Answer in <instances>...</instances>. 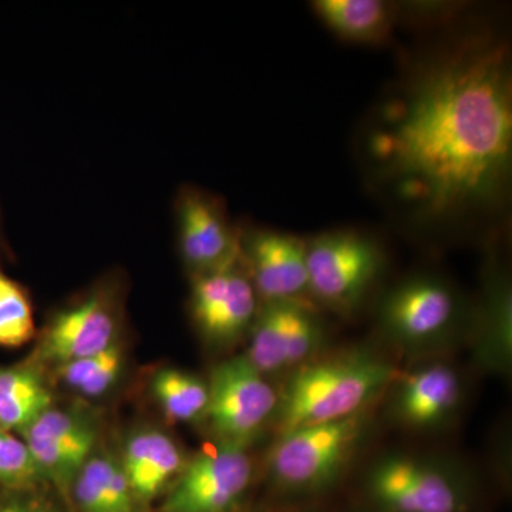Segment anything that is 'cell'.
Listing matches in <instances>:
<instances>
[{
    "label": "cell",
    "instance_id": "6da1fadb",
    "mask_svg": "<svg viewBox=\"0 0 512 512\" xmlns=\"http://www.w3.org/2000/svg\"><path fill=\"white\" fill-rule=\"evenodd\" d=\"M369 143L380 180L416 217L440 221L500 204L512 164L507 45L468 40L423 64Z\"/></svg>",
    "mask_w": 512,
    "mask_h": 512
},
{
    "label": "cell",
    "instance_id": "7a4b0ae2",
    "mask_svg": "<svg viewBox=\"0 0 512 512\" xmlns=\"http://www.w3.org/2000/svg\"><path fill=\"white\" fill-rule=\"evenodd\" d=\"M394 367L370 349H355L312 360L289 377L275 417L279 434L346 419L393 383Z\"/></svg>",
    "mask_w": 512,
    "mask_h": 512
},
{
    "label": "cell",
    "instance_id": "3957f363",
    "mask_svg": "<svg viewBox=\"0 0 512 512\" xmlns=\"http://www.w3.org/2000/svg\"><path fill=\"white\" fill-rule=\"evenodd\" d=\"M367 497L382 512H466V473L443 458L387 454L367 470Z\"/></svg>",
    "mask_w": 512,
    "mask_h": 512
},
{
    "label": "cell",
    "instance_id": "277c9868",
    "mask_svg": "<svg viewBox=\"0 0 512 512\" xmlns=\"http://www.w3.org/2000/svg\"><path fill=\"white\" fill-rule=\"evenodd\" d=\"M367 430L365 412L279 434L269 456L276 487L292 494L326 490L343 473Z\"/></svg>",
    "mask_w": 512,
    "mask_h": 512
},
{
    "label": "cell",
    "instance_id": "5b68a950",
    "mask_svg": "<svg viewBox=\"0 0 512 512\" xmlns=\"http://www.w3.org/2000/svg\"><path fill=\"white\" fill-rule=\"evenodd\" d=\"M464 318L457 292L437 276L406 279L384 293L377 305V325L383 335L413 352L444 345Z\"/></svg>",
    "mask_w": 512,
    "mask_h": 512
},
{
    "label": "cell",
    "instance_id": "8992f818",
    "mask_svg": "<svg viewBox=\"0 0 512 512\" xmlns=\"http://www.w3.org/2000/svg\"><path fill=\"white\" fill-rule=\"evenodd\" d=\"M305 244L312 299L342 315L356 311L383 272L379 245L348 229L316 235Z\"/></svg>",
    "mask_w": 512,
    "mask_h": 512
},
{
    "label": "cell",
    "instance_id": "52a82bcc",
    "mask_svg": "<svg viewBox=\"0 0 512 512\" xmlns=\"http://www.w3.org/2000/svg\"><path fill=\"white\" fill-rule=\"evenodd\" d=\"M123 289L119 278H106L79 301L60 309L40 339L35 360L55 365L97 355L120 340Z\"/></svg>",
    "mask_w": 512,
    "mask_h": 512
},
{
    "label": "cell",
    "instance_id": "ba28073f",
    "mask_svg": "<svg viewBox=\"0 0 512 512\" xmlns=\"http://www.w3.org/2000/svg\"><path fill=\"white\" fill-rule=\"evenodd\" d=\"M207 420L218 441L248 447L275 416L278 394L265 376L239 355L212 369Z\"/></svg>",
    "mask_w": 512,
    "mask_h": 512
},
{
    "label": "cell",
    "instance_id": "9c48e42d",
    "mask_svg": "<svg viewBox=\"0 0 512 512\" xmlns=\"http://www.w3.org/2000/svg\"><path fill=\"white\" fill-rule=\"evenodd\" d=\"M247 447L218 441L187 461L163 512H231L252 480Z\"/></svg>",
    "mask_w": 512,
    "mask_h": 512
},
{
    "label": "cell",
    "instance_id": "30bf717a",
    "mask_svg": "<svg viewBox=\"0 0 512 512\" xmlns=\"http://www.w3.org/2000/svg\"><path fill=\"white\" fill-rule=\"evenodd\" d=\"M178 248L192 278L239 261L241 229L229 220L224 201L211 192L184 185L175 197Z\"/></svg>",
    "mask_w": 512,
    "mask_h": 512
},
{
    "label": "cell",
    "instance_id": "8fae6325",
    "mask_svg": "<svg viewBox=\"0 0 512 512\" xmlns=\"http://www.w3.org/2000/svg\"><path fill=\"white\" fill-rule=\"evenodd\" d=\"M190 308L202 339L214 348L234 345L249 332L261 301L241 258L220 271L194 276Z\"/></svg>",
    "mask_w": 512,
    "mask_h": 512
},
{
    "label": "cell",
    "instance_id": "7c38bea8",
    "mask_svg": "<svg viewBox=\"0 0 512 512\" xmlns=\"http://www.w3.org/2000/svg\"><path fill=\"white\" fill-rule=\"evenodd\" d=\"M239 258L261 303L308 302L305 239L274 229H241Z\"/></svg>",
    "mask_w": 512,
    "mask_h": 512
},
{
    "label": "cell",
    "instance_id": "4fadbf2b",
    "mask_svg": "<svg viewBox=\"0 0 512 512\" xmlns=\"http://www.w3.org/2000/svg\"><path fill=\"white\" fill-rule=\"evenodd\" d=\"M20 434L42 480L62 488L72 485L97 441V429L90 417L55 407L45 410Z\"/></svg>",
    "mask_w": 512,
    "mask_h": 512
},
{
    "label": "cell",
    "instance_id": "5bb4252c",
    "mask_svg": "<svg viewBox=\"0 0 512 512\" xmlns=\"http://www.w3.org/2000/svg\"><path fill=\"white\" fill-rule=\"evenodd\" d=\"M463 396L457 370L448 363L429 362L397 380L389 410L406 429L437 430L457 416Z\"/></svg>",
    "mask_w": 512,
    "mask_h": 512
},
{
    "label": "cell",
    "instance_id": "9a60e30c",
    "mask_svg": "<svg viewBox=\"0 0 512 512\" xmlns=\"http://www.w3.org/2000/svg\"><path fill=\"white\" fill-rule=\"evenodd\" d=\"M512 293L505 268L495 259L487 265L483 296L473 315V349L483 369L507 373L512 353Z\"/></svg>",
    "mask_w": 512,
    "mask_h": 512
},
{
    "label": "cell",
    "instance_id": "2e32d148",
    "mask_svg": "<svg viewBox=\"0 0 512 512\" xmlns=\"http://www.w3.org/2000/svg\"><path fill=\"white\" fill-rule=\"evenodd\" d=\"M120 461L140 503L156 498L187 466L173 437L153 427L138 429L127 437Z\"/></svg>",
    "mask_w": 512,
    "mask_h": 512
},
{
    "label": "cell",
    "instance_id": "e0dca14e",
    "mask_svg": "<svg viewBox=\"0 0 512 512\" xmlns=\"http://www.w3.org/2000/svg\"><path fill=\"white\" fill-rule=\"evenodd\" d=\"M73 497L82 512H137V500L120 458L92 454L74 477Z\"/></svg>",
    "mask_w": 512,
    "mask_h": 512
},
{
    "label": "cell",
    "instance_id": "ac0fdd59",
    "mask_svg": "<svg viewBox=\"0 0 512 512\" xmlns=\"http://www.w3.org/2000/svg\"><path fill=\"white\" fill-rule=\"evenodd\" d=\"M52 399L37 360L0 366V430L20 433L52 407Z\"/></svg>",
    "mask_w": 512,
    "mask_h": 512
},
{
    "label": "cell",
    "instance_id": "d6986e66",
    "mask_svg": "<svg viewBox=\"0 0 512 512\" xmlns=\"http://www.w3.org/2000/svg\"><path fill=\"white\" fill-rule=\"evenodd\" d=\"M320 20L342 39L375 45L392 33L396 8L382 0H316Z\"/></svg>",
    "mask_w": 512,
    "mask_h": 512
},
{
    "label": "cell",
    "instance_id": "ffe728a7",
    "mask_svg": "<svg viewBox=\"0 0 512 512\" xmlns=\"http://www.w3.org/2000/svg\"><path fill=\"white\" fill-rule=\"evenodd\" d=\"M293 301L261 303L249 330V346L245 356L262 375L279 373L286 367L289 319Z\"/></svg>",
    "mask_w": 512,
    "mask_h": 512
},
{
    "label": "cell",
    "instance_id": "44dd1931",
    "mask_svg": "<svg viewBox=\"0 0 512 512\" xmlns=\"http://www.w3.org/2000/svg\"><path fill=\"white\" fill-rule=\"evenodd\" d=\"M151 392L170 420L198 423L207 419L210 392L208 383L200 377L165 367L153 376Z\"/></svg>",
    "mask_w": 512,
    "mask_h": 512
},
{
    "label": "cell",
    "instance_id": "7402d4cb",
    "mask_svg": "<svg viewBox=\"0 0 512 512\" xmlns=\"http://www.w3.org/2000/svg\"><path fill=\"white\" fill-rule=\"evenodd\" d=\"M123 369L124 352L119 340L97 355L57 366V375L74 393L96 399L116 386Z\"/></svg>",
    "mask_w": 512,
    "mask_h": 512
},
{
    "label": "cell",
    "instance_id": "603a6c76",
    "mask_svg": "<svg viewBox=\"0 0 512 512\" xmlns=\"http://www.w3.org/2000/svg\"><path fill=\"white\" fill-rule=\"evenodd\" d=\"M35 333L28 292L0 268V346L19 348L30 342Z\"/></svg>",
    "mask_w": 512,
    "mask_h": 512
},
{
    "label": "cell",
    "instance_id": "cb8c5ba5",
    "mask_svg": "<svg viewBox=\"0 0 512 512\" xmlns=\"http://www.w3.org/2000/svg\"><path fill=\"white\" fill-rule=\"evenodd\" d=\"M42 481L25 441L0 430V488L35 487Z\"/></svg>",
    "mask_w": 512,
    "mask_h": 512
},
{
    "label": "cell",
    "instance_id": "d4e9b609",
    "mask_svg": "<svg viewBox=\"0 0 512 512\" xmlns=\"http://www.w3.org/2000/svg\"><path fill=\"white\" fill-rule=\"evenodd\" d=\"M33 487L0 488V512H60Z\"/></svg>",
    "mask_w": 512,
    "mask_h": 512
},
{
    "label": "cell",
    "instance_id": "484cf974",
    "mask_svg": "<svg viewBox=\"0 0 512 512\" xmlns=\"http://www.w3.org/2000/svg\"><path fill=\"white\" fill-rule=\"evenodd\" d=\"M231 512H237V511H231Z\"/></svg>",
    "mask_w": 512,
    "mask_h": 512
}]
</instances>
